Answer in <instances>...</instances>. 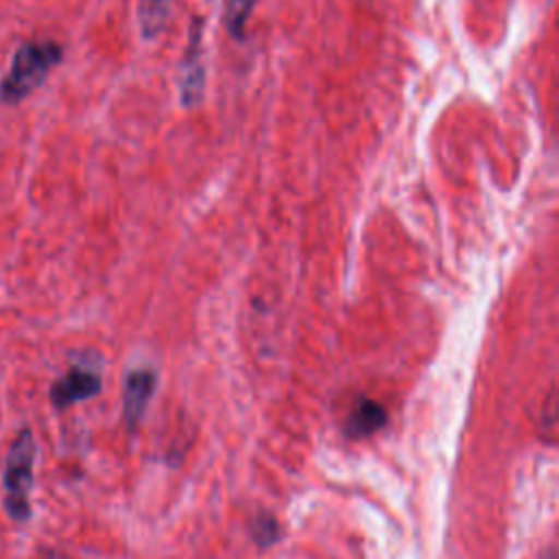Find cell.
<instances>
[{
  "label": "cell",
  "mask_w": 559,
  "mask_h": 559,
  "mask_svg": "<svg viewBox=\"0 0 559 559\" xmlns=\"http://www.w3.org/2000/svg\"><path fill=\"white\" fill-rule=\"evenodd\" d=\"M61 46L57 41H26L22 44L13 59L7 76L0 83L2 103H20L31 92H35L48 72L61 61Z\"/></svg>",
  "instance_id": "6da1fadb"
},
{
  "label": "cell",
  "mask_w": 559,
  "mask_h": 559,
  "mask_svg": "<svg viewBox=\"0 0 559 559\" xmlns=\"http://www.w3.org/2000/svg\"><path fill=\"white\" fill-rule=\"evenodd\" d=\"M35 452L33 432L22 428L13 439L4 463V509L13 522H28L31 518Z\"/></svg>",
  "instance_id": "7a4b0ae2"
},
{
  "label": "cell",
  "mask_w": 559,
  "mask_h": 559,
  "mask_svg": "<svg viewBox=\"0 0 559 559\" xmlns=\"http://www.w3.org/2000/svg\"><path fill=\"white\" fill-rule=\"evenodd\" d=\"M179 98L183 107H197L203 98L205 90V66L201 61V26L194 24L190 28V41L179 66Z\"/></svg>",
  "instance_id": "3957f363"
},
{
  "label": "cell",
  "mask_w": 559,
  "mask_h": 559,
  "mask_svg": "<svg viewBox=\"0 0 559 559\" xmlns=\"http://www.w3.org/2000/svg\"><path fill=\"white\" fill-rule=\"evenodd\" d=\"M100 393V373L90 367H72L66 376L50 386V400L57 408H68L76 402L90 400Z\"/></svg>",
  "instance_id": "277c9868"
},
{
  "label": "cell",
  "mask_w": 559,
  "mask_h": 559,
  "mask_svg": "<svg viewBox=\"0 0 559 559\" xmlns=\"http://www.w3.org/2000/svg\"><path fill=\"white\" fill-rule=\"evenodd\" d=\"M155 371L151 369H133L124 378V393H122V415L129 428H135L153 397L155 391Z\"/></svg>",
  "instance_id": "5b68a950"
},
{
  "label": "cell",
  "mask_w": 559,
  "mask_h": 559,
  "mask_svg": "<svg viewBox=\"0 0 559 559\" xmlns=\"http://www.w3.org/2000/svg\"><path fill=\"white\" fill-rule=\"evenodd\" d=\"M386 424V411L376 400H360L347 415L345 432L352 439H362L373 435Z\"/></svg>",
  "instance_id": "8992f818"
},
{
  "label": "cell",
  "mask_w": 559,
  "mask_h": 559,
  "mask_svg": "<svg viewBox=\"0 0 559 559\" xmlns=\"http://www.w3.org/2000/svg\"><path fill=\"white\" fill-rule=\"evenodd\" d=\"M170 0H138V22L144 39H155L166 24Z\"/></svg>",
  "instance_id": "52a82bcc"
},
{
  "label": "cell",
  "mask_w": 559,
  "mask_h": 559,
  "mask_svg": "<svg viewBox=\"0 0 559 559\" xmlns=\"http://www.w3.org/2000/svg\"><path fill=\"white\" fill-rule=\"evenodd\" d=\"M255 0H227L225 4V28L231 37L240 39L245 35V26L251 17Z\"/></svg>",
  "instance_id": "ba28073f"
},
{
  "label": "cell",
  "mask_w": 559,
  "mask_h": 559,
  "mask_svg": "<svg viewBox=\"0 0 559 559\" xmlns=\"http://www.w3.org/2000/svg\"><path fill=\"white\" fill-rule=\"evenodd\" d=\"M282 531H280V524L273 515L269 513H258V518L251 522V537L255 539L258 546H271L280 539Z\"/></svg>",
  "instance_id": "9c48e42d"
},
{
  "label": "cell",
  "mask_w": 559,
  "mask_h": 559,
  "mask_svg": "<svg viewBox=\"0 0 559 559\" xmlns=\"http://www.w3.org/2000/svg\"><path fill=\"white\" fill-rule=\"evenodd\" d=\"M546 559H555V555H552V552H550V555H548V557H546Z\"/></svg>",
  "instance_id": "30bf717a"
}]
</instances>
